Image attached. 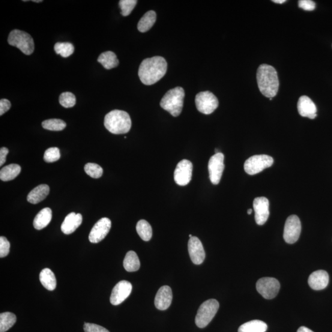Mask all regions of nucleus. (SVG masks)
<instances>
[{
	"label": "nucleus",
	"instance_id": "obj_1",
	"mask_svg": "<svg viewBox=\"0 0 332 332\" xmlns=\"http://www.w3.org/2000/svg\"><path fill=\"white\" fill-rule=\"evenodd\" d=\"M167 68V62L163 57L145 59L139 67V79L145 85H154L165 75Z\"/></svg>",
	"mask_w": 332,
	"mask_h": 332
},
{
	"label": "nucleus",
	"instance_id": "obj_2",
	"mask_svg": "<svg viewBox=\"0 0 332 332\" xmlns=\"http://www.w3.org/2000/svg\"><path fill=\"white\" fill-rule=\"evenodd\" d=\"M259 90L264 96L273 98L277 94L279 81L277 73L273 67L267 64L259 66L257 73Z\"/></svg>",
	"mask_w": 332,
	"mask_h": 332
},
{
	"label": "nucleus",
	"instance_id": "obj_3",
	"mask_svg": "<svg viewBox=\"0 0 332 332\" xmlns=\"http://www.w3.org/2000/svg\"><path fill=\"white\" fill-rule=\"evenodd\" d=\"M105 127L113 134H124L131 130L132 122L130 115L124 111L115 110L106 115Z\"/></svg>",
	"mask_w": 332,
	"mask_h": 332
},
{
	"label": "nucleus",
	"instance_id": "obj_4",
	"mask_svg": "<svg viewBox=\"0 0 332 332\" xmlns=\"http://www.w3.org/2000/svg\"><path fill=\"white\" fill-rule=\"evenodd\" d=\"M185 91L181 87L170 89L164 95L160 101L162 109L168 112L174 117L181 114L184 107Z\"/></svg>",
	"mask_w": 332,
	"mask_h": 332
},
{
	"label": "nucleus",
	"instance_id": "obj_5",
	"mask_svg": "<svg viewBox=\"0 0 332 332\" xmlns=\"http://www.w3.org/2000/svg\"><path fill=\"white\" fill-rule=\"evenodd\" d=\"M10 45L17 47L25 55H31L34 52V41L31 35L19 30L11 31L8 39Z\"/></svg>",
	"mask_w": 332,
	"mask_h": 332
},
{
	"label": "nucleus",
	"instance_id": "obj_6",
	"mask_svg": "<svg viewBox=\"0 0 332 332\" xmlns=\"http://www.w3.org/2000/svg\"><path fill=\"white\" fill-rule=\"evenodd\" d=\"M219 303L215 299L206 301L200 306L195 318V323L199 328H205L216 315Z\"/></svg>",
	"mask_w": 332,
	"mask_h": 332
},
{
	"label": "nucleus",
	"instance_id": "obj_7",
	"mask_svg": "<svg viewBox=\"0 0 332 332\" xmlns=\"http://www.w3.org/2000/svg\"><path fill=\"white\" fill-rule=\"evenodd\" d=\"M273 158L268 155H254L244 163V170L248 174L253 175L273 165Z\"/></svg>",
	"mask_w": 332,
	"mask_h": 332
},
{
	"label": "nucleus",
	"instance_id": "obj_8",
	"mask_svg": "<svg viewBox=\"0 0 332 332\" xmlns=\"http://www.w3.org/2000/svg\"><path fill=\"white\" fill-rule=\"evenodd\" d=\"M195 104L197 110L205 115H210L218 107V98L209 91L199 92L196 95Z\"/></svg>",
	"mask_w": 332,
	"mask_h": 332
},
{
	"label": "nucleus",
	"instance_id": "obj_9",
	"mask_svg": "<svg viewBox=\"0 0 332 332\" xmlns=\"http://www.w3.org/2000/svg\"><path fill=\"white\" fill-rule=\"evenodd\" d=\"M256 288L263 298L271 300L276 297L280 289V283L273 277H263L257 281Z\"/></svg>",
	"mask_w": 332,
	"mask_h": 332
},
{
	"label": "nucleus",
	"instance_id": "obj_10",
	"mask_svg": "<svg viewBox=\"0 0 332 332\" xmlns=\"http://www.w3.org/2000/svg\"><path fill=\"white\" fill-rule=\"evenodd\" d=\"M301 225L300 219L295 215H291L284 226V239L288 244H294L300 238Z\"/></svg>",
	"mask_w": 332,
	"mask_h": 332
},
{
	"label": "nucleus",
	"instance_id": "obj_11",
	"mask_svg": "<svg viewBox=\"0 0 332 332\" xmlns=\"http://www.w3.org/2000/svg\"><path fill=\"white\" fill-rule=\"evenodd\" d=\"M224 158H225L224 155L220 152L215 154L209 160L208 164L209 178L212 184L218 185L220 183L225 169Z\"/></svg>",
	"mask_w": 332,
	"mask_h": 332
},
{
	"label": "nucleus",
	"instance_id": "obj_12",
	"mask_svg": "<svg viewBox=\"0 0 332 332\" xmlns=\"http://www.w3.org/2000/svg\"><path fill=\"white\" fill-rule=\"evenodd\" d=\"M193 164L190 161L183 160L176 166L174 171V181L180 186L190 183L192 177Z\"/></svg>",
	"mask_w": 332,
	"mask_h": 332
},
{
	"label": "nucleus",
	"instance_id": "obj_13",
	"mask_svg": "<svg viewBox=\"0 0 332 332\" xmlns=\"http://www.w3.org/2000/svg\"><path fill=\"white\" fill-rule=\"evenodd\" d=\"M111 227H112V221L109 218L106 217L101 218L92 228L89 236V241L91 243L95 244L103 241L109 234Z\"/></svg>",
	"mask_w": 332,
	"mask_h": 332
},
{
	"label": "nucleus",
	"instance_id": "obj_14",
	"mask_svg": "<svg viewBox=\"0 0 332 332\" xmlns=\"http://www.w3.org/2000/svg\"><path fill=\"white\" fill-rule=\"evenodd\" d=\"M132 289L133 286L129 281H120L113 289L110 296V303L115 306L120 304L131 295Z\"/></svg>",
	"mask_w": 332,
	"mask_h": 332
},
{
	"label": "nucleus",
	"instance_id": "obj_15",
	"mask_svg": "<svg viewBox=\"0 0 332 332\" xmlns=\"http://www.w3.org/2000/svg\"><path fill=\"white\" fill-rule=\"evenodd\" d=\"M253 206L257 225H264L270 215V202L268 199L265 197H257L254 199Z\"/></svg>",
	"mask_w": 332,
	"mask_h": 332
},
{
	"label": "nucleus",
	"instance_id": "obj_16",
	"mask_svg": "<svg viewBox=\"0 0 332 332\" xmlns=\"http://www.w3.org/2000/svg\"><path fill=\"white\" fill-rule=\"evenodd\" d=\"M188 248L191 261L194 264H202L206 258V253L201 241L196 236H193L188 241Z\"/></svg>",
	"mask_w": 332,
	"mask_h": 332
},
{
	"label": "nucleus",
	"instance_id": "obj_17",
	"mask_svg": "<svg viewBox=\"0 0 332 332\" xmlns=\"http://www.w3.org/2000/svg\"><path fill=\"white\" fill-rule=\"evenodd\" d=\"M172 300V292L167 286L161 287L155 299V305L158 310L164 311L169 308Z\"/></svg>",
	"mask_w": 332,
	"mask_h": 332
},
{
	"label": "nucleus",
	"instance_id": "obj_18",
	"mask_svg": "<svg viewBox=\"0 0 332 332\" xmlns=\"http://www.w3.org/2000/svg\"><path fill=\"white\" fill-rule=\"evenodd\" d=\"M297 107L299 114L303 117L312 119L316 118L317 108L316 105L307 95H303L299 98Z\"/></svg>",
	"mask_w": 332,
	"mask_h": 332
},
{
	"label": "nucleus",
	"instance_id": "obj_19",
	"mask_svg": "<svg viewBox=\"0 0 332 332\" xmlns=\"http://www.w3.org/2000/svg\"><path fill=\"white\" fill-rule=\"evenodd\" d=\"M329 283L328 274L324 270H318L310 275L308 284L311 288L315 291H321L328 286Z\"/></svg>",
	"mask_w": 332,
	"mask_h": 332
},
{
	"label": "nucleus",
	"instance_id": "obj_20",
	"mask_svg": "<svg viewBox=\"0 0 332 332\" xmlns=\"http://www.w3.org/2000/svg\"><path fill=\"white\" fill-rule=\"evenodd\" d=\"M83 217L82 214L74 212L68 214L65 217L61 225V230L65 235H70L82 225Z\"/></svg>",
	"mask_w": 332,
	"mask_h": 332
},
{
	"label": "nucleus",
	"instance_id": "obj_21",
	"mask_svg": "<svg viewBox=\"0 0 332 332\" xmlns=\"http://www.w3.org/2000/svg\"><path fill=\"white\" fill-rule=\"evenodd\" d=\"M49 193L48 185L43 184L38 185V187L32 190L28 196V201L33 205L43 201Z\"/></svg>",
	"mask_w": 332,
	"mask_h": 332
},
{
	"label": "nucleus",
	"instance_id": "obj_22",
	"mask_svg": "<svg viewBox=\"0 0 332 332\" xmlns=\"http://www.w3.org/2000/svg\"><path fill=\"white\" fill-rule=\"evenodd\" d=\"M52 211L49 208H44L36 215L34 226L36 229L41 230L49 225L52 220Z\"/></svg>",
	"mask_w": 332,
	"mask_h": 332
},
{
	"label": "nucleus",
	"instance_id": "obj_23",
	"mask_svg": "<svg viewBox=\"0 0 332 332\" xmlns=\"http://www.w3.org/2000/svg\"><path fill=\"white\" fill-rule=\"evenodd\" d=\"M40 280L44 288L52 291L56 289L57 280L55 274L49 268L43 269L40 274Z\"/></svg>",
	"mask_w": 332,
	"mask_h": 332
},
{
	"label": "nucleus",
	"instance_id": "obj_24",
	"mask_svg": "<svg viewBox=\"0 0 332 332\" xmlns=\"http://www.w3.org/2000/svg\"><path fill=\"white\" fill-rule=\"evenodd\" d=\"M156 20V13L154 11H149L139 20L137 29L142 33L148 32L154 25Z\"/></svg>",
	"mask_w": 332,
	"mask_h": 332
},
{
	"label": "nucleus",
	"instance_id": "obj_25",
	"mask_svg": "<svg viewBox=\"0 0 332 332\" xmlns=\"http://www.w3.org/2000/svg\"><path fill=\"white\" fill-rule=\"evenodd\" d=\"M21 172V167L18 164H11L3 167L0 170V179L2 181L8 182L14 180Z\"/></svg>",
	"mask_w": 332,
	"mask_h": 332
},
{
	"label": "nucleus",
	"instance_id": "obj_26",
	"mask_svg": "<svg viewBox=\"0 0 332 332\" xmlns=\"http://www.w3.org/2000/svg\"><path fill=\"white\" fill-rule=\"evenodd\" d=\"M97 61L104 66L107 70L112 69L118 67L119 60L117 56L112 52H107L101 53L98 57Z\"/></svg>",
	"mask_w": 332,
	"mask_h": 332
},
{
	"label": "nucleus",
	"instance_id": "obj_27",
	"mask_svg": "<svg viewBox=\"0 0 332 332\" xmlns=\"http://www.w3.org/2000/svg\"><path fill=\"white\" fill-rule=\"evenodd\" d=\"M268 326L265 322L259 320H253L241 325L238 332H265Z\"/></svg>",
	"mask_w": 332,
	"mask_h": 332
},
{
	"label": "nucleus",
	"instance_id": "obj_28",
	"mask_svg": "<svg viewBox=\"0 0 332 332\" xmlns=\"http://www.w3.org/2000/svg\"><path fill=\"white\" fill-rule=\"evenodd\" d=\"M123 266L125 270L128 272H134L139 270L140 262L138 256L134 251H130L125 255Z\"/></svg>",
	"mask_w": 332,
	"mask_h": 332
},
{
	"label": "nucleus",
	"instance_id": "obj_29",
	"mask_svg": "<svg viewBox=\"0 0 332 332\" xmlns=\"http://www.w3.org/2000/svg\"><path fill=\"white\" fill-rule=\"evenodd\" d=\"M136 230L137 233L144 241H149L152 238V228L147 221L140 220L137 224Z\"/></svg>",
	"mask_w": 332,
	"mask_h": 332
},
{
	"label": "nucleus",
	"instance_id": "obj_30",
	"mask_svg": "<svg viewBox=\"0 0 332 332\" xmlns=\"http://www.w3.org/2000/svg\"><path fill=\"white\" fill-rule=\"evenodd\" d=\"M17 318L14 314L6 312L0 315V332H6L13 327Z\"/></svg>",
	"mask_w": 332,
	"mask_h": 332
},
{
	"label": "nucleus",
	"instance_id": "obj_31",
	"mask_svg": "<svg viewBox=\"0 0 332 332\" xmlns=\"http://www.w3.org/2000/svg\"><path fill=\"white\" fill-rule=\"evenodd\" d=\"M42 126L45 130L52 131H61L67 126V124L59 119H50L42 122Z\"/></svg>",
	"mask_w": 332,
	"mask_h": 332
},
{
	"label": "nucleus",
	"instance_id": "obj_32",
	"mask_svg": "<svg viewBox=\"0 0 332 332\" xmlns=\"http://www.w3.org/2000/svg\"><path fill=\"white\" fill-rule=\"evenodd\" d=\"M56 54L61 55L63 58H68L73 55L74 46L70 43H57L55 45Z\"/></svg>",
	"mask_w": 332,
	"mask_h": 332
},
{
	"label": "nucleus",
	"instance_id": "obj_33",
	"mask_svg": "<svg viewBox=\"0 0 332 332\" xmlns=\"http://www.w3.org/2000/svg\"><path fill=\"white\" fill-rule=\"evenodd\" d=\"M85 172L91 177L98 178L103 174V169L95 163H88L85 166Z\"/></svg>",
	"mask_w": 332,
	"mask_h": 332
},
{
	"label": "nucleus",
	"instance_id": "obj_34",
	"mask_svg": "<svg viewBox=\"0 0 332 332\" xmlns=\"http://www.w3.org/2000/svg\"><path fill=\"white\" fill-rule=\"evenodd\" d=\"M59 103L62 107L65 108H71L76 104V97L71 92H63L60 95Z\"/></svg>",
	"mask_w": 332,
	"mask_h": 332
},
{
	"label": "nucleus",
	"instance_id": "obj_35",
	"mask_svg": "<svg viewBox=\"0 0 332 332\" xmlns=\"http://www.w3.org/2000/svg\"><path fill=\"white\" fill-rule=\"evenodd\" d=\"M137 4L136 0H121L119 3V7L121 10V14L123 16H127L133 11Z\"/></svg>",
	"mask_w": 332,
	"mask_h": 332
},
{
	"label": "nucleus",
	"instance_id": "obj_36",
	"mask_svg": "<svg viewBox=\"0 0 332 332\" xmlns=\"http://www.w3.org/2000/svg\"><path fill=\"white\" fill-rule=\"evenodd\" d=\"M61 158L60 149L57 147L49 148L44 152L43 159L46 163H54Z\"/></svg>",
	"mask_w": 332,
	"mask_h": 332
},
{
	"label": "nucleus",
	"instance_id": "obj_37",
	"mask_svg": "<svg viewBox=\"0 0 332 332\" xmlns=\"http://www.w3.org/2000/svg\"><path fill=\"white\" fill-rule=\"evenodd\" d=\"M10 242L4 236H1L0 237V257L4 258V257H7L10 253Z\"/></svg>",
	"mask_w": 332,
	"mask_h": 332
},
{
	"label": "nucleus",
	"instance_id": "obj_38",
	"mask_svg": "<svg viewBox=\"0 0 332 332\" xmlns=\"http://www.w3.org/2000/svg\"><path fill=\"white\" fill-rule=\"evenodd\" d=\"M84 330L85 332H110L107 328L95 324L85 323L84 325Z\"/></svg>",
	"mask_w": 332,
	"mask_h": 332
},
{
	"label": "nucleus",
	"instance_id": "obj_39",
	"mask_svg": "<svg viewBox=\"0 0 332 332\" xmlns=\"http://www.w3.org/2000/svg\"><path fill=\"white\" fill-rule=\"evenodd\" d=\"M298 6L305 11H312L315 10L316 4L312 0H300L298 2Z\"/></svg>",
	"mask_w": 332,
	"mask_h": 332
},
{
	"label": "nucleus",
	"instance_id": "obj_40",
	"mask_svg": "<svg viewBox=\"0 0 332 332\" xmlns=\"http://www.w3.org/2000/svg\"><path fill=\"white\" fill-rule=\"evenodd\" d=\"M11 104L10 101L7 99H2L0 100V115L2 116L10 109Z\"/></svg>",
	"mask_w": 332,
	"mask_h": 332
},
{
	"label": "nucleus",
	"instance_id": "obj_41",
	"mask_svg": "<svg viewBox=\"0 0 332 332\" xmlns=\"http://www.w3.org/2000/svg\"><path fill=\"white\" fill-rule=\"evenodd\" d=\"M9 152V149L6 147H2L0 149V166L4 165L7 160V156Z\"/></svg>",
	"mask_w": 332,
	"mask_h": 332
},
{
	"label": "nucleus",
	"instance_id": "obj_42",
	"mask_svg": "<svg viewBox=\"0 0 332 332\" xmlns=\"http://www.w3.org/2000/svg\"><path fill=\"white\" fill-rule=\"evenodd\" d=\"M297 332H314L306 327H301L298 329Z\"/></svg>",
	"mask_w": 332,
	"mask_h": 332
},
{
	"label": "nucleus",
	"instance_id": "obj_43",
	"mask_svg": "<svg viewBox=\"0 0 332 332\" xmlns=\"http://www.w3.org/2000/svg\"><path fill=\"white\" fill-rule=\"evenodd\" d=\"M273 2L275 4H283L284 3L286 2V0H273Z\"/></svg>",
	"mask_w": 332,
	"mask_h": 332
},
{
	"label": "nucleus",
	"instance_id": "obj_44",
	"mask_svg": "<svg viewBox=\"0 0 332 332\" xmlns=\"http://www.w3.org/2000/svg\"><path fill=\"white\" fill-rule=\"evenodd\" d=\"M252 213V209H248L247 214H249V215H250Z\"/></svg>",
	"mask_w": 332,
	"mask_h": 332
},
{
	"label": "nucleus",
	"instance_id": "obj_45",
	"mask_svg": "<svg viewBox=\"0 0 332 332\" xmlns=\"http://www.w3.org/2000/svg\"><path fill=\"white\" fill-rule=\"evenodd\" d=\"M33 2H35V3H41V2H43V1H41V0H39V1H35V0H34V1H33Z\"/></svg>",
	"mask_w": 332,
	"mask_h": 332
},
{
	"label": "nucleus",
	"instance_id": "obj_46",
	"mask_svg": "<svg viewBox=\"0 0 332 332\" xmlns=\"http://www.w3.org/2000/svg\"><path fill=\"white\" fill-rule=\"evenodd\" d=\"M189 237H190V238H192V237H193V236H192V235H189Z\"/></svg>",
	"mask_w": 332,
	"mask_h": 332
}]
</instances>
